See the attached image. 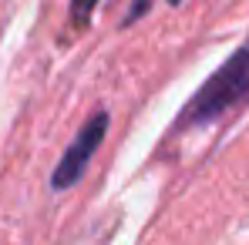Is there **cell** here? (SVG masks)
I'll return each mask as SVG.
<instances>
[{"label": "cell", "mask_w": 249, "mask_h": 245, "mask_svg": "<svg viewBox=\"0 0 249 245\" xmlns=\"http://www.w3.org/2000/svg\"><path fill=\"white\" fill-rule=\"evenodd\" d=\"M94 7H98V0H71V17H74V24H88L91 14H94Z\"/></svg>", "instance_id": "cell-3"}, {"label": "cell", "mask_w": 249, "mask_h": 245, "mask_svg": "<svg viewBox=\"0 0 249 245\" xmlns=\"http://www.w3.org/2000/svg\"><path fill=\"white\" fill-rule=\"evenodd\" d=\"M105 131H108V114H105V111H98V114H94V118L78 131V138L71 141V148L64 151V158L57 162L54 175H51V185H54L57 192L71 188V185L84 175V168H88V162H91V155L98 151V145H101Z\"/></svg>", "instance_id": "cell-2"}, {"label": "cell", "mask_w": 249, "mask_h": 245, "mask_svg": "<svg viewBox=\"0 0 249 245\" xmlns=\"http://www.w3.org/2000/svg\"><path fill=\"white\" fill-rule=\"evenodd\" d=\"M249 101V47L236 50L212 78H209L199 94L189 101L182 111V124H206L215 121L219 114L232 111L236 104Z\"/></svg>", "instance_id": "cell-1"}, {"label": "cell", "mask_w": 249, "mask_h": 245, "mask_svg": "<svg viewBox=\"0 0 249 245\" xmlns=\"http://www.w3.org/2000/svg\"><path fill=\"white\" fill-rule=\"evenodd\" d=\"M145 10H148V0H135V3H131V10H128V17H124V24H135Z\"/></svg>", "instance_id": "cell-4"}, {"label": "cell", "mask_w": 249, "mask_h": 245, "mask_svg": "<svg viewBox=\"0 0 249 245\" xmlns=\"http://www.w3.org/2000/svg\"><path fill=\"white\" fill-rule=\"evenodd\" d=\"M172 3H182V0H172Z\"/></svg>", "instance_id": "cell-5"}]
</instances>
